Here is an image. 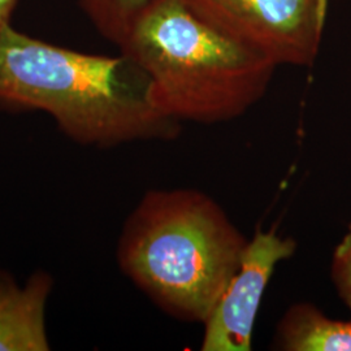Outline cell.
I'll list each match as a JSON object with an SVG mask.
<instances>
[{
	"mask_svg": "<svg viewBox=\"0 0 351 351\" xmlns=\"http://www.w3.org/2000/svg\"><path fill=\"white\" fill-rule=\"evenodd\" d=\"M0 103L50 113L69 138L110 149L175 141L182 123L155 104L150 77L130 58L66 50L0 26Z\"/></svg>",
	"mask_w": 351,
	"mask_h": 351,
	"instance_id": "6da1fadb",
	"label": "cell"
},
{
	"mask_svg": "<svg viewBox=\"0 0 351 351\" xmlns=\"http://www.w3.org/2000/svg\"><path fill=\"white\" fill-rule=\"evenodd\" d=\"M156 0H78L103 37L117 47Z\"/></svg>",
	"mask_w": 351,
	"mask_h": 351,
	"instance_id": "ba28073f",
	"label": "cell"
},
{
	"mask_svg": "<svg viewBox=\"0 0 351 351\" xmlns=\"http://www.w3.org/2000/svg\"><path fill=\"white\" fill-rule=\"evenodd\" d=\"M349 230H350V232H351V223H350V224H349Z\"/></svg>",
	"mask_w": 351,
	"mask_h": 351,
	"instance_id": "8fae6325",
	"label": "cell"
},
{
	"mask_svg": "<svg viewBox=\"0 0 351 351\" xmlns=\"http://www.w3.org/2000/svg\"><path fill=\"white\" fill-rule=\"evenodd\" d=\"M330 275L341 300L351 311V232L349 230L345 237L336 246Z\"/></svg>",
	"mask_w": 351,
	"mask_h": 351,
	"instance_id": "9c48e42d",
	"label": "cell"
},
{
	"mask_svg": "<svg viewBox=\"0 0 351 351\" xmlns=\"http://www.w3.org/2000/svg\"><path fill=\"white\" fill-rule=\"evenodd\" d=\"M16 0H0V25L8 23V17L12 12Z\"/></svg>",
	"mask_w": 351,
	"mask_h": 351,
	"instance_id": "30bf717a",
	"label": "cell"
},
{
	"mask_svg": "<svg viewBox=\"0 0 351 351\" xmlns=\"http://www.w3.org/2000/svg\"><path fill=\"white\" fill-rule=\"evenodd\" d=\"M274 346L282 351H351V320H333L313 303H294L277 324Z\"/></svg>",
	"mask_w": 351,
	"mask_h": 351,
	"instance_id": "52a82bcc",
	"label": "cell"
},
{
	"mask_svg": "<svg viewBox=\"0 0 351 351\" xmlns=\"http://www.w3.org/2000/svg\"><path fill=\"white\" fill-rule=\"evenodd\" d=\"M247 242L207 193L158 189L126 219L117 262L165 314L203 324L237 272Z\"/></svg>",
	"mask_w": 351,
	"mask_h": 351,
	"instance_id": "7a4b0ae2",
	"label": "cell"
},
{
	"mask_svg": "<svg viewBox=\"0 0 351 351\" xmlns=\"http://www.w3.org/2000/svg\"><path fill=\"white\" fill-rule=\"evenodd\" d=\"M297 241L275 229H258L239 269L203 323L202 351H251L255 322L277 265L294 256Z\"/></svg>",
	"mask_w": 351,
	"mask_h": 351,
	"instance_id": "5b68a950",
	"label": "cell"
},
{
	"mask_svg": "<svg viewBox=\"0 0 351 351\" xmlns=\"http://www.w3.org/2000/svg\"><path fill=\"white\" fill-rule=\"evenodd\" d=\"M119 49L150 77L158 108L180 123L242 117L263 99L277 69L184 0H156Z\"/></svg>",
	"mask_w": 351,
	"mask_h": 351,
	"instance_id": "3957f363",
	"label": "cell"
},
{
	"mask_svg": "<svg viewBox=\"0 0 351 351\" xmlns=\"http://www.w3.org/2000/svg\"><path fill=\"white\" fill-rule=\"evenodd\" d=\"M51 289L52 278L45 272L24 287L0 272V351L50 350L45 314Z\"/></svg>",
	"mask_w": 351,
	"mask_h": 351,
	"instance_id": "8992f818",
	"label": "cell"
},
{
	"mask_svg": "<svg viewBox=\"0 0 351 351\" xmlns=\"http://www.w3.org/2000/svg\"><path fill=\"white\" fill-rule=\"evenodd\" d=\"M0 26H1V25H0Z\"/></svg>",
	"mask_w": 351,
	"mask_h": 351,
	"instance_id": "7c38bea8",
	"label": "cell"
},
{
	"mask_svg": "<svg viewBox=\"0 0 351 351\" xmlns=\"http://www.w3.org/2000/svg\"><path fill=\"white\" fill-rule=\"evenodd\" d=\"M193 12L278 66H313L329 0H184Z\"/></svg>",
	"mask_w": 351,
	"mask_h": 351,
	"instance_id": "277c9868",
	"label": "cell"
}]
</instances>
